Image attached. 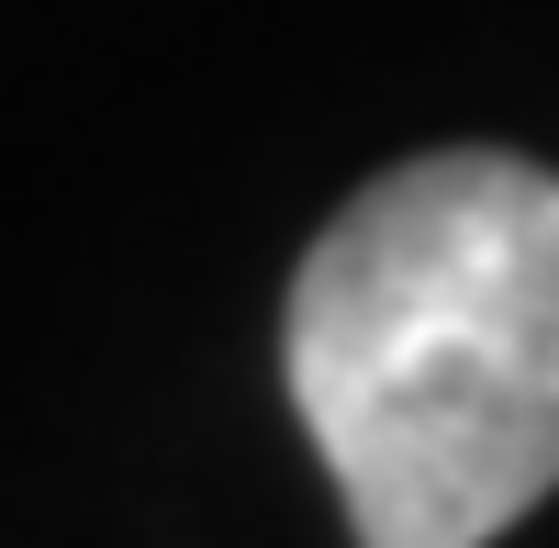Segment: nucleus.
I'll return each mask as SVG.
<instances>
[{
  "label": "nucleus",
  "mask_w": 559,
  "mask_h": 548,
  "mask_svg": "<svg viewBox=\"0 0 559 548\" xmlns=\"http://www.w3.org/2000/svg\"><path fill=\"white\" fill-rule=\"evenodd\" d=\"M292 403L358 548H492L559 492V179L448 146L324 224Z\"/></svg>",
  "instance_id": "1"
}]
</instances>
